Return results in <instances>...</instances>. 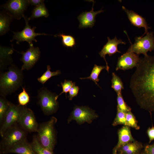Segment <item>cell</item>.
Returning <instances> with one entry per match:
<instances>
[{
	"label": "cell",
	"instance_id": "21",
	"mask_svg": "<svg viewBox=\"0 0 154 154\" xmlns=\"http://www.w3.org/2000/svg\"><path fill=\"white\" fill-rule=\"evenodd\" d=\"M31 15L28 18L29 20L42 17H48L49 14L44 2L39 5L35 7L32 11Z\"/></svg>",
	"mask_w": 154,
	"mask_h": 154
},
{
	"label": "cell",
	"instance_id": "6",
	"mask_svg": "<svg viewBox=\"0 0 154 154\" xmlns=\"http://www.w3.org/2000/svg\"><path fill=\"white\" fill-rule=\"evenodd\" d=\"M133 44H131L127 51L134 52L137 54H143L147 55L148 51L154 50V37L153 32H150L143 37H136Z\"/></svg>",
	"mask_w": 154,
	"mask_h": 154
},
{
	"label": "cell",
	"instance_id": "9",
	"mask_svg": "<svg viewBox=\"0 0 154 154\" xmlns=\"http://www.w3.org/2000/svg\"><path fill=\"white\" fill-rule=\"evenodd\" d=\"M23 107L11 103L9 110L0 125V133L1 137L7 129L18 124Z\"/></svg>",
	"mask_w": 154,
	"mask_h": 154
},
{
	"label": "cell",
	"instance_id": "4",
	"mask_svg": "<svg viewBox=\"0 0 154 154\" xmlns=\"http://www.w3.org/2000/svg\"><path fill=\"white\" fill-rule=\"evenodd\" d=\"M27 132L17 124L7 129L1 137L0 143L1 154L19 141L26 138Z\"/></svg>",
	"mask_w": 154,
	"mask_h": 154
},
{
	"label": "cell",
	"instance_id": "27",
	"mask_svg": "<svg viewBox=\"0 0 154 154\" xmlns=\"http://www.w3.org/2000/svg\"><path fill=\"white\" fill-rule=\"evenodd\" d=\"M47 70L40 77L37 78L38 81L40 83L44 84L48 80L52 77L60 74L61 72L59 70H57L55 72L50 71V67L48 65Z\"/></svg>",
	"mask_w": 154,
	"mask_h": 154
},
{
	"label": "cell",
	"instance_id": "16",
	"mask_svg": "<svg viewBox=\"0 0 154 154\" xmlns=\"http://www.w3.org/2000/svg\"><path fill=\"white\" fill-rule=\"evenodd\" d=\"M122 9L126 13L132 25L139 28H144L145 33L141 37H143L149 32L148 30L151 29V27L148 25L145 18L133 11L126 9L123 6H122Z\"/></svg>",
	"mask_w": 154,
	"mask_h": 154
},
{
	"label": "cell",
	"instance_id": "30",
	"mask_svg": "<svg viewBox=\"0 0 154 154\" xmlns=\"http://www.w3.org/2000/svg\"><path fill=\"white\" fill-rule=\"evenodd\" d=\"M22 88L23 91L18 95V101L19 105L25 106L29 102L30 96L25 88L22 87Z\"/></svg>",
	"mask_w": 154,
	"mask_h": 154
},
{
	"label": "cell",
	"instance_id": "20",
	"mask_svg": "<svg viewBox=\"0 0 154 154\" xmlns=\"http://www.w3.org/2000/svg\"><path fill=\"white\" fill-rule=\"evenodd\" d=\"M1 12L0 15V34L2 36L10 30V25L13 18L5 11Z\"/></svg>",
	"mask_w": 154,
	"mask_h": 154
},
{
	"label": "cell",
	"instance_id": "7",
	"mask_svg": "<svg viewBox=\"0 0 154 154\" xmlns=\"http://www.w3.org/2000/svg\"><path fill=\"white\" fill-rule=\"evenodd\" d=\"M98 115L95 111L86 106H75L68 119V123L72 120H75L79 124L86 122L90 123Z\"/></svg>",
	"mask_w": 154,
	"mask_h": 154
},
{
	"label": "cell",
	"instance_id": "5",
	"mask_svg": "<svg viewBox=\"0 0 154 154\" xmlns=\"http://www.w3.org/2000/svg\"><path fill=\"white\" fill-rule=\"evenodd\" d=\"M57 95L45 87L38 91V103L44 114L50 115L55 113L57 110L58 104L56 98Z\"/></svg>",
	"mask_w": 154,
	"mask_h": 154
},
{
	"label": "cell",
	"instance_id": "38",
	"mask_svg": "<svg viewBox=\"0 0 154 154\" xmlns=\"http://www.w3.org/2000/svg\"><path fill=\"white\" fill-rule=\"evenodd\" d=\"M117 154H122L121 153H118Z\"/></svg>",
	"mask_w": 154,
	"mask_h": 154
},
{
	"label": "cell",
	"instance_id": "13",
	"mask_svg": "<svg viewBox=\"0 0 154 154\" xmlns=\"http://www.w3.org/2000/svg\"><path fill=\"white\" fill-rule=\"evenodd\" d=\"M140 60L139 55L127 51L118 58L116 70H125L136 67Z\"/></svg>",
	"mask_w": 154,
	"mask_h": 154
},
{
	"label": "cell",
	"instance_id": "19",
	"mask_svg": "<svg viewBox=\"0 0 154 154\" xmlns=\"http://www.w3.org/2000/svg\"><path fill=\"white\" fill-rule=\"evenodd\" d=\"M143 147L141 143L136 141L130 142L121 147L118 153L122 154H137Z\"/></svg>",
	"mask_w": 154,
	"mask_h": 154
},
{
	"label": "cell",
	"instance_id": "24",
	"mask_svg": "<svg viewBox=\"0 0 154 154\" xmlns=\"http://www.w3.org/2000/svg\"><path fill=\"white\" fill-rule=\"evenodd\" d=\"M106 70V66H98L95 64L93 68L90 75L87 77L80 78L81 79H88L92 80L98 86H99L97 82L99 81L98 76L101 71L103 69Z\"/></svg>",
	"mask_w": 154,
	"mask_h": 154
},
{
	"label": "cell",
	"instance_id": "22",
	"mask_svg": "<svg viewBox=\"0 0 154 154\" xmlns=\"http://www.w3.org/2000/svg\"><path fill=\"white\" fill-rule=\"evenodd\" d=\"M31 144L35 154H54L53 151L45 148L41 145L36 135L33 136Z\"/></svg>",
	"mask_w": 154,
	"mask_h": 154
},
{
	"label": "cell",
	"instance_id": "10",
	"mask_svg": "<svg viewBox=\"0 0 154 154\" xmlns=\"http://www.w3.org/2000/svg\"><path fill=\"white\" fill-rule=\"evenodd\" d=\"M18 124L27 132H37L38 125L33 111L24 106Z\"/></svg>",
	"mask_w": 154,
	"mask_h": 154
},
{
	"label": "cell",
	"instance_id": "32",
	"mask_svg": "<svg viewBox=\"0 0 154 154\" xmlns=\"http://www.w3.org/2000/svg\"><path fill=\"white\" fill-rule=\"evenodd\" d=\"M74 82L73 83L72 81L68 80H64V82H61V84L62 87V91L59 95H57L56 96V100L57 99L59 96L64 93H65L66 96L67 93L68 92H69Z\"/></svg>",
	"mask_w": 154,
	"mask_h": 154
},
{
	"label": "cell",
	"instance_id": "14",
	"mask_svg": "<svg viewBox=\"0 0 154 154\" xmlns=\"http://www.w3.org/2000/svg\"><path fill=\"white\" fill-rule=\"evenodd\" d=\"M108 41L104 45L101 51L99 53L101 57L103 58L105 60L106 67V70L109 72V67L106 59V55L108 54L111 56L117 52L121 53L118 50L117 46L120 44H125V42L122 41L121 39H118L115 36L112 39H110L108 37Z\"/></svg>",
	"mask_w": 154,
	"mask_h": 154
},
{
	"label": "cell",
	"instance_id": "11",
	"mask_svg": "<svg viewBox=\"0 0 154 154\" xmlns=\"http://www.w3.org/2000/svg\"><path fill=\"white\" fill-rule=\"evenodd\" d=\"M30 5L28 0H11L4 5L6 11L13 18L19 19L24 15L23 13Z\"/></svg>",
	"mask_w": 154,
	"mask_h": 154
},
{
	"label": "cell",
	"instance_id": "31",
	"mask_svg": "<svg viewBox=\"0 0 154 154\" xmlns=\"http://www.w3.org/2000/svg\"><path fill=\"white\" fill-rule=\"evenodd\" d=\"M119 125H126L125 113L117 109L116 116L114 120L112 125L116 126Z\"/></svg>",
	"mask_w": 154,
	"mask_h": 154
},
{
	"label": "cell",
	"instance_id": "37",
	"mask_svg": "<svg viewBox=\"0 0 154 154\" xmlns=\"http://www.w3.org/2000/svg\"><path fill=\"white\" fill-rule=\"evenodd\" d=\"M137 154H146L144 152V151L143 152L140 153H138Z\"/></svg>",
	"mask_w": 154,
	"mask_h": 154
},
{
	"label": "cell",
	"instance_id": "15",
	"mask_svg": "<svg viewBox=\"0 0 154 154\" xmlns=\"http://www.w3.org/2000/svg\"><path fill=\"white\" fill-rule=\"evenodd\" d=\"M94 2L93 1V6L91 11L83 12L78 17V19L80 23L79 27L80 29L93 27L96 22V16L104 11L102 9L98 11H94Z\"/></svg>",
	"mask_w": 154,
	"mask_h": 154
},
{
	"label": "cell",
	"instance_id": "25",
	"mask_svg": "<svg viewBox=\"0 0 154 154\" xmlns=\"http://www.w3.org/2000/svg\"><path fill=\"white\" fill-rule=\"evenodd\" d=\"M55 37H59L62 38V43L63 45L68 48H72L76 44L75 38L72 35H66L63 33H60L58 35H56Z\"/></svg>",
	"mask_w": 154,
	"mask_h": 154
},
{
	"label": "cell",
	"instance_id": "34",
	"mask_svg": "<svg viewBox=\"0 0 154 154\" xmlns=\"http://www.w3.org/2000/svg\"><path fill=\"white\" fill-rule=\"evenodd\" d=\"M147 133L149 139V143L154 140V127L152 125L151 127H149L147 129Z\"/></svg>",
	"mask_w": 154,
	"mask_h": 154
},
{
	"label": "cell",
	"instance_id": "23",
	"mask_svg": "<svg viewBox=\"0 0 154 154\" xmlns=\"http://www.w3.org/2000/svg\"><path fill=\"white\" fill-rule=\"evenodd\" d=\"M11 102L8 101L5 96L0 94V123L2 124L9 108Z\"/></svg>",
	"mask_w": 154,
	"mask_h": 154
},
{
	"label": "cell",
	"instance_id": "33",
	"mask_svg": "<svg viewBox=\"0 0 154 154\" xmlns=\"http://www.w3.org/2000/svg\"><path fill=\"white\" fill-rule=\"evenodd\" d=\"M79 90L78 86H76L75 82H74L72 86L69 91V96L68 97L69 100H72L73 98L77 96Z\"/></svg>",
	"mask_w": 154,
	"mask_h": 154
},
{
	"label": "cell",
	"instance_id": "26",
	"mask_svg": "<svg viewBox=\"0 0 154 154\" xmlns=\"http://www.w3.org/2000/svg\"><path fill=\"white\" fill-rule=\"evenodd\" d=\"M111 87L116 92L117 94L121 92L124 89L123 84L120 78L114 73L112 74Z\"/></svg>",
	"mask_w": 154,
	"mask_h": 154
},
{
	"label": "cell",
	"instance_id": "3",
	"mask_svg": "<svg viewBox=\"0 0 154 154\" xmlns=\"http://www.w3.org/2000/svg\"><path fill=\"white\" fill-rule=\"evenodd\" d=\"M57 119L52 117L48 121L38 126L37 135L39 142L45 148L53 151L56 142L54 125Z\"/></svg>",
	"mask_w": 154,
	"mask_h": 154
},
{
	"label": "cell",
	"instance_id": "12",
	"mask_svg": "<svg viewBox=\"0 0 154 154\" xmlns=\"http://www.w3.org/2000/svg\"><path fill=\"white\" fill-rule=\"evenodd\" d=\"M29 48L25 52H20L22 54L21 60L23 64L21 67L22 71L31 69L39 60L40 51L38 47H35L33 44L29 45Z\"/></svg>",
	"mask_w": 154,
	"mask_h": 154
},
{
	"label": "cell",
	"instance_id": "35",
	"mask_svg": "<svg viewBox=\"0 0 154 154\" xmlns=\"http://www.w3.org/2000/svg\"><path fill=\"white\" fill-rule=\"evenodd\" d=\"M144 151L146 154H154V143L146 145Z\"/></svg>",
	"mask_w": 154,
	"mask_h": 154
},
{
	"label": "cell",
	"instance_id": "1",
	"mask_svg": "<svg viewBox=\"0 0 154 154\" xmlns=\"http://www.w3.org/2000/svg\"><path fill=\"white\" fill-rule=\"evenodd\" d=\"M132 75L130 88L142 109L154 113V56L140 58Z\"/></svg>",
	"mask_w": 154,
	"mask_h": 154
},
{
	"label": "cell",
	"instance_id": "17",
	"mask_svg": "<svg viewBox=\"0 0 154 154\" xmlns=\"http://www.w3.org/2000/svg\"><path fill=\"white\" fill-rule=\"evenodd\" d=\"M118 141L113 150V154H117L119 148L123 145L135 141L133 137L130 127L124 125L118 131Z\"/></svg>",
	"mask_w": 154,
	"mask_h": 154
},
{
	"label": "cell",
	"instance_id": "29",
	"mask_svg": "<svg viewBox=\"0 0 154 154\" xmlns=\"http://www.w3.org/2000/svg\"><path fill=\"white\" fill-rule=\"evenodd\" d=\"M117 94V109L125 113L131 111V109L127 105L124 101L121 92Z\"/></svg>",
	"mask_w": 154,
	"mask_h": 154
},
{
	"label": "cell",
	"instance_id": "18",
	"mask_svg": "<svg viewBox=\"0 0 154 154\" xmlns=\"http://www.w3.org/2000/svg\"><path fill=\"white\" fill-rule=\"evenodd\" d=\"M15 153L18 154H35L31 143L27 141L26 138L16 143L7 150L4 154Z\"/></svg>",
	"mask_w": 154,
	"mask_h": 154
},
{
	"label": "cell",
	"instance_id": "28",
	"mask_svg": "<svg viewBox=\"0 0 154 154\" xmlns=\"http://www.w3.org/2000/svg\"><path fill=\"white\" fill-rule=\"evenodd\" d=\"M125 116L126 126L132 127L136 130L139 129L140 127L137 124V121L131 111L125 113Z\"/></svg>",
	"mask_w": 154,
	"mask_h": 154
},
{
	"label": "cell",
	"instance_id": "36",
	"mask_svg": "<svg viewBox=\"0 0 154 154\" xmlns=\"http://www.w3.org/2000/svg\"><path fill=\"white\" fill-rule=\"evenodd\" d=\"M28 1L30 5H31L35 7L39 5L44 1V0H29Z\"/></svg>",
	"mask_w": 154,
	"mask_h": 154
},
{
	"label": "cell",
	"instance_id": "8",
	"mask_svg": "<svg viewBox=\"0 0 154 154\" xmlns=\"http://www.w3.org/2000/svg\"><path fill=\"white\" fill-rule=\"evenodd\" d=\"M25 22V25L23 29L21 31L18 32H13L14 35L13 39L10 40L12 42L14 40H16V43L19 44L20 42L23 41H27L29 45L33 44L32 42L34 41L37 42L35 38L36 37L41 35H51L44 33H36L35 32L36 27H34L31 28L29 23V21L28 18L24 15L23 16Z\"/></svg>",
	"mask_w": 154,
	"mask_h": 154
},
{
	"label": "cell",
	"instance_id": "2",
	"mask_svg": "<svg viewBox=\"0 0 154 154\" xmlns=\"http://www.w3.org/2000/svg\"><path fill=\"white\" fill-rule=\"evenodd\" d=\"M22 71L15 65L11 66L8 71L0 75V94H10L22 86L23 80Z\"/></svg>",
	"mask_w": 154,
	"mask_h": 154
}]
</instances>
